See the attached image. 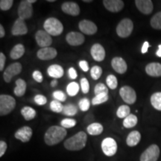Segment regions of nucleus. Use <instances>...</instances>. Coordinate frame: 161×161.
I'll use <instances>...</instances> for the list:
<instances>
[{"instance_id":"44","label":"nucleus","mask_w":161,"mask_h":161,"mask_svg":"<svg viewBox=\"0 0 161 161\" xmlns=\"http://www.w3.org/2000/svg\"><path fill=\"white\" fill-rule=\"evenodd\" d=\"M80 88L82 92L84 94L88 93L90 91V84L88 80L86 78H83L80 79Z\"/></svg>"},{"instance_id":"11","label":"nucleus","mask_w":161,"mask_h":161,"mask_svg":"<svg viewBox=\"0 0 161 161\" xmlns=\"http://www.w3.org/2000/svg\"><path fill=\"white\" fill-rule=\"evenodd\" d=\"M35 40L37 45L41 48L50 47L52 43V36L43 30H39L36 32Z\"/></svg>"},{"instance_id":"24","label":"nucleus","mask_w":161,"mask_h":161,"mask_svg":"<svg viewBox=\"0 0 161 161\" xmlns=\"http://www.w3.org/2000/svg\"><path fill=\"white\" fill-rule=\"evenodd\" d=\"M141 140V134L138 130H133L128 134L126 138V143L128 146L134 147L137 145Z\"/></svg>"},{"instance_id":"51","label":"nucleus","mask_w":161,"mask_h":161,"mask_svg":"<svg viewBox=\"0 0 161 161\" xmlns=\"http://www.w3.org/2000/svg\"><path fill=\"white\" fill-rule=\"evenodd\" d=\"M149 43H148V42H144L143 45H142V49H141V52H142V54H146L147 52H148V48H149Z\"/></svg>"},{"instance_id":"48","label":"nucleus","mask_w":161,"mask_h":161,"mask_svg":"<svg viewBox=\"0 0 161 161\" xmlns=\"http://www.w3.org/2000/svg\"><path fill=\"white\" fill-rule=\"evenodd\" d=\"M68 75H69L70 79L72 80H75L78 77L77 72H76V70L73 67H70L69 70H68Z\"/></svg>"},{"instance_id":"26","label":"nucleus","mask_w":161,"mask_h":161,"mask_svg":"<svg viewBox=\"0 0 161 161\" xmlns=\"http://www.w3.org/2000/svg\"><path fill=\"white\" fill-rule=\"evenodd\" d=\"M26 87V82L22 78H19L16 80V86L14 90V93L18 97H21L25 93Z\"/></svg>"},{"instance_id":"17","label":"nucleus","mask_w":161,"mask_h":161,"mask_svg":"<svg viewBox=\"0 0 161 161\" xmlns=\"http://www.w3.org/2000/svg\"><path fill=\"white\" fill-rule=\"evenodd\" d=\"M103 5L108 11L117 13L123 9L124 2L121 0H104Z\"/></svg>"},{"instance_id":"12","label":"nucleus","mask_w":161,"mask_h":161,"mask_svg":"<svg viewBox=\"0 0 161 161\" xmlns=\"http://www.w3.org/2000/svg\"><path fill=\"white\" fill-rule=\"evenodd\" d=\"M66 40L67 43L72 46L82 45L85 41V37L83 34L77 31H71L66 36Z\"/></svg>"},{"instance_id":"5","label":"nucleus","mask_w":161,"mask_h":161,"mask_svg":"<svg viewBox=\"0 0 161 161\" xmlns=\"http://www.w3.org/2000/svg\"><path fill=\"white\" fill-rule=\"evenodd\" d=\"M134 29V23L132 20L125 18L122 19L116 26V31L119 37L122 38H126L131 35Z\"/></svg>"},{"instance_id":"6","label":"nucleus","mask_w":161,"mask_h":161,"mask_svg":"<svg viewBox=\"0 0 161 161\" xmlns=\"http://www.w3.org/2000/svg\"><path fill=\"white\" fill-rule=\"evenodd\" d=\"M160 157V148L155 144L151 145L142 152L140 161H158Z\"/></svg>"},{"instance_id":"33","label":"nucleus","mask_w":161,"mask_h":161,"mask_svg":"<svg viewBox=\"0 0 161 161\" xmlns=\"http://www.w3.org/2000/svg\"><path fill=\"white\" fill-rule=\"evenodd\" d=\"M130 108L128 105H121L116 111V116L119 119H125L130 115Z\"/></svg>"},{"instance_id":"32","label":"nucleus","mask_w":161,"mask_h":161,"mask_svg":"<svg viewBox=\"0 0 161 161\" xmlns=\"http://www.w3.org/2000/svg\"><path fill=\"white\" fill-rule=\"evenodd\" d=\"M109 99L108 93H102L95 96V97L92 99V105H98V104H103Z\"/></svg>"},{"instance_id":"47","label":"nucleus","mask_w":161,"mask_h":161,"mask_svg":"<svg viewBox=\"0 0 161 161\" xmlns=\"http://www.w3.org/2000/svg\"><path fill=\"white\" fill-rule=\"evenodd\" d=\"M7 148L8 145L5 141H0V157L1 158L5 154L6 150H7Z\"/></svg>"},{"instance_id":"31","label":"nucleus","mask_w":161,"mask_h":161,"mask_svg":"<svg viewBox=\"0 0 161 161\" xmlns=\"http://www.w3.org/2000/svg\"><path fill=\"white\" fill-rule=\"evenodd\" d=\"M150 24L153 29L161 30V11L153 16L151 19Z\"/></svg>"},{"instance_id":"57","label":"nucleus","mask_w":161,"mask_h":161,"mask_svg":"<svg viewBox=\"0 0 161 161\" xmlns=\"http://www.w3.org/2000/svg\"><path fill=\"white\" fill-rule=\"evenodd\" d=\"M47 2H49V3H54V2H55V0H48Z\"/></svg>"},{"instance_id":"34","label":"nucleus","mask_w":161,"mask_h":161,"mask_svg":"<svg viewBox=\"0 0 161 161\" xmlns=\"http://www.w3.org/2000/svg\"><path fill=\"white\" fill-rule=\"evenodd\" d=\"M62 113H63V114H64L65 116H75L78 113V108L77 107L75 106L72 104H66V105L64 107V110Z\"/></svg>"},{"instance_id":"10","label":"nucleus","mask_w":161,"mask_h":161,"mask_svg":"<svg viewBox=\"0 0 161 161\" xmlns=\"http://www.w3.org/2000/svg\"><path fill=\"white\" fill-rule=\"evenodd\" d=\"M119 95L125 102L128 104H133L136 101V94L131 86H124L120 88Z\"/></svg>"},{"instance_id":"54","label":"nucleus","mask_w":161,"mask_h":161,"mask_svg":"<svg viewBox=\"0 0 161 161\" xmlns=\"http://www.w3.org/2000/svg\"><path fill=\"white\" fill-rule=\"evenodd\" d=\"M57 85H58V80L56 79H54L51 82V86H52V87H55V86H56Z\"/></svg>"},{"instance_id":"14","label":"nucleus","mask_w":161,"mask_h":161,"mask_svg":"<svg viewBox=\"0 0 161 161\" xmlns=\"http://www.w3.org/2000/svg\"><path fill=\"white\" fill-rule=\"evenodd\" d=\"M28 33V28L25 23V20L18 18L14 23L11 29V34L14 36L25 35Z\"/></svg>"},{"instance_id":"21","label":"nucleus","mask_w":161,"mask_h":161,"mask_svg":"<svg viewBox=\"0 0 161 161\" xmlns=\"http://www.w3.org/2000/svg\"><path fill=\"white\" fill-rule=\"evenodd\" d=\"M135 5L139 11L146 15L152 14L154 8V5L151 0H136Z\"/></svg>"},{"instance_id":"41","label":"nucleus","mask_w":161,"mask_h":161,"mask_svg":"<svg viewBox=\"0 0 161 161\" xmlns=\"http://www.w3.org/2000/svg\"><path fill=\"white\" fill-rule=\"evenodd\" d=\"M78 106H79L80 110L85 112L86 110L90 109V102L88 98H84L81 100L79 101V103H78Z\"/></svg>"},{"instance_id":"42","label":"nucleus","mask_w":161,"mask_h":161,"mask_svg":"<svg viewBox=\"0 0 161 161\" xmlns=\"http://www.w3.org/2000/svg\"><path fill=\"white\" fill-rule=\"evenodd\" d=\"M14 4L13 0H1L0 1V9L2 11H8Z\"/></svg>"},{"instance_id":"43","label":"nucleus","mask_w":161,"mask_h":161,"mask_svg":"<svg viewBox=\"0 0 161 161\" xmlns=\"http://www.w3.org/2000/svg\"><path fill=\"white\" fill-rule=\"evenodd\" d=\"M55 100H57L58 102H64L66 100V94L64 93L63 91H60V90H57V91H55L52 94Z\"/></svg>"},{"instance_id":"20","label":"nucleus","mask_w":161,"mask_h":161,"mask_svg":"<svg viewBox=\"0 0 161 161\" xmlns=\"http://www.w3.org/2000/svg\"><path fill=\"white\" fill-rule=\"evenodd\" d=\"M111 66L114 71L119 74L125 73L128 69V65L123 58L121 57H115L111 60Z\"/></svg>"},{"instance_id":"2","label":"nucleus","mask_w":161,"mask_h":161,"mask_svg":"<svg viewBox=\"0 0 161 161\" xmlns=\"http://www.w3.org/2000/svg\"><path fill=\"white\" fill-rule=\"evenodd\" d=\"M87 135L85 132L79 131L64 142V147L69 151H80L86 146Z\"/></svg>"},{"instance_id":"9","label":"nucleus","mask_w":161,"mask_h":161,"mask_svg":"<svg viewBox=\"0 0 161 161\" xmlns=\"http://www.w3.org/2000/svg\"><path fill=\"white\" fill-rule=\"evenodd\" d=\"M17 12L20 19L23 20L29 19L33 15V7L28 0H23L20 2Z\"/></svg>"},{"instance_id":"7","label":"nucleus","mask_w":161,"mask_h":161,"mask_svg":"<svg viewBox=\"0 0 161 161\" xmlns=\"http://www.w3.org/2000/svg\"><path fill=\"white\" fill-rule=\"evenodd\" d=\"M102 149L106 156L112 157L115 155L118 149L116 140L111 137L104 139L102 142Z\"/></svg>"},{"instance_id":"52","label":"nucleus","mask_w":161,"mask_h":161,"mask_svg":"<svg viewBox=\"0 0 161 161\" xmlns=\"http://www.w3.org/2000/svg\"><path fill=\"white\" fill-rule=\"evenodd\" d=\"M5 35V31L3 25H0V37L3 38Z\"/></svg>"},{"instance_id":"38","label":"nucleus","mask_w":161,"mask_h":161,"mask_svg":"<svg viewBox=\"0 0 161 161\" xmlns=\"http://www.w3.org/2000/svg\"><path fill=\"white\" fill-rule=\"evenodd\" d=\"M50 109H51L52 111L55 113H60L63 112L64 107L63 104H61V102H58L57 100H52L50 103Z\"/></svg>"},{"instance_id":"50","label":"nucleus","mask_w":161,"mask_h":161,"mask_svg":"<svg viewBox=\"0 0 161 161\" xmlns=\"http://www.w3.org/2000/svg\"><path fill=\"white\" fill-rule=\"evenodd\" d=\"M6 61V57L3 52H0V71H3Z\"/></svg>"},{"instance_id":"56","label":"nucleus","mask_w":161,"mask_h":161,"mask_svg":"<svg viewBox=\"0 0 161 161\" xmlns=\"http://www.w3.org/2000/svg\"><path fill=\"white\" fill-rule=\"evenodd\" d=\"M84 3H92V0H84Z\"/></svg>"},{"instance_id":"3","label":"nucleus","mask_w":161,"mask_h":161,"mask_svg":"<svg viewBox=\"0 0 161 161\" xmlns=\"http://www.w3.org/2000/svg\"><path fill=\"white\" fill-rule=\"evenodd\" d=\"M45 31L51 36H59L63 33L64 25L57 18L49 17L43 23Z\"/></svg>"},{"instance_id":"30","label":"nucleus","mask_w":161,"mask_h":161,"mask_svg":"<svg viewBox=\"0 0 161 161\" xmlns=\"http://www.w3.org/2000/svg\"><path fill=\"white\" fill-rule=\"evenodd\" d=\"M151 104L153 108L161 111V92H154L151 96Z\"/></svg>"},{"instance_id":"36","label":"nucleus","mask_w":161,"mask_h":161,"mask_svg":"<svg viewBox=\"0 0 161 161\" xmlns=\"http://www.w3.org/2000/svg\"><path fill=\"white\" fill-rule=\"evenodd\" d=\"M106 83L110 89L115 90L118 86V80L115 75H109L106 78Z\"/></svg>"},{"instance_id":"1","label":"nucleus","mask_w":161,"mask_h":161,"mask_svg":"<svg viewBox=\"0 0 161 161\" xmlns=\"http://www.w3.org/2000/svg\"><path fill=\"white\" fill-rule=\"evenodd\" d=\"M67 134L66 130L61 126L50 127L44 134V141L48 146H55L60 143Z\"/></svg>"},{"instance_id":"23","label":"nucleus","mask_w":161,"mask_h":161,"mask_svg":"<svg viewBox=\"0 0 161 161\" xmlns=\"http://www.w3.org/2000/svg\"><path fill=\"white\" fill-rule=\"evenodd\" d=\"M146 72L152 77H160L161 76V64L150 63L146 66Z\"/></svg>"},{"instance_id":"15","label":"nucleus","mask_w":161,"mask_h":161,"mask_svg":"<svg viewBox=\"0 0 161 161\" xmlns=\"http://www.w3.org/2000/svg\"><path fill=\"white\" fill-rule=\"evenodd\" d=\"M58 55V52L55 48L46 47L41 48L37 52V56L40 60H49L55 58Z\"/></svg>"},{"instance_id":"4","label":"nucleus","mask_w":161,"mask_h":161,"mask_svg":"<svg viewBox=\"0 0 161 161\" xmlns=\"http://www.w3.org/2000/svg\"><path fill=\"white\" fill-rule=\"evenodd\" d=\"M16 107V100L11 96L2 94L0 96V116H3L13 111Z\"/></svg>"},{"instance_id":"25","label":"nucleus","mask_w":161,"mask_h":161,"mask_svg":"<svg viewBox=\"0 0 161 161\" xmlns=\"http://www.w3.org/2000/svg\"><path fill=\"white\" fill-rule=\"evenodd\" d=\"M25 49L23 44H17L13 47L10 52V57L13 60H17L22 58L25 54Z\"/></svg>"},{"instance_id":"35","label":"nucleus","mask_w":161,"mask_h":161,"mask_svg":"<svg viewBox=\"0 0 161 161\" xmlns=\"http://www.w3.org/2000/svg\"><path fill=\"white\" fill-rule=\"evenodd\" d=\"M79 91V85L75 81H72L67 85L66 92L69 96H75L78 94Z\"/></svg>"},{"instance_id":"18","label":"nucleus","mask_w":161,"mask_h":161,"mask_svg":"<svg viewBox=\"0 0 161 161\" xmlns=\"http://www.w3.org/2000/svg\"><path fill=\"white\" fill-rule=\"evenodd\" d=\"M90 54L96 61L101 62L105 58L106 52L104 48L99 43H95L90 49Z\"/></svg>"},{"instance_id":"53","label":"nucleus","mask_w":161,"mask_h":161,"mask_svg":"<svg viewBox=\"0 0 161 161\" xmlns=\"http://www.w3.org/2000/svg\"><path fill=\"white\" fill-rule=\"evenodd\" d=\"M156 55L159 58H161V44L158 46V49L156 52Z\"/></svg>"},{"instance_id":"8","label":"nucleus","mask_w":161,"mask_h":161,"mask_svg":"<svg viewBox=\"0 0 161 161\" xmlns=\"http://www.w3.org/2000/svg\"><path fill=\"white\" fill-rule=\"evenodd\" d=\"M23 69V66L22 64L19 62H16V63L11 64L6 68L3 73V78L5 80L6 83H9L11 81V79L14 76L19 75L20 72H22Z\"/></svg>"},{"instance_id":"29","label":"nucleus","mask_w":161,"mask_h":161,"mask_svg":"<svg viewBox=\"0 0 161 161\" xmlns=\"http://www.w3.org/2000/svg\"><path fill=\"white\" fill-rule=\"evenodd\" d=\"M138 122V119L134 114H130L123 120V126L125 128H131L136 125Z\"/></svg>"},{"instance_id":"37","label":"nucleus","mask_w":161,"mask_h":161,"mask_svg":"<svg viewBox=\"0 0 161 161\" xmlns=\"http://www.w3.org/2000/svg\"><path fill=\"white\" fill-rule=\"evenodd\" d=\"M102 75V69L99 66H94L90 69V75L94 80H98Z\"/></svg>"},{"instance_id":"19","label":"nucleus","mask_w":161,"mask_h":161,"mask_svg":"<svg viewBox=\"0 0 161 161\" xmlns=\"http://www.w3.org/2000/svg\"><path fill=\"white\" fill-rule=\"evenodd\" d=\"M62 11L71 16H78L80 14V7L74 2H66L61 5Z\"/></svg>"},{"instance_id":"16","label":"nucleus","mask_w":161,"mask_h":161,"mask_svg":"<svg viewBox=\"0 0 161 161\" xmlns=\"http://www.w3.org/2000/svg\"><path fill=\"white\" fill-rule=\"evenodd\" d=\"M33 131L29 126H24L18 129L15 132L14 136L16 139L23 142H27L31 140Z\"/></svg>"},{"instance_id":"40","label":"nucleus","mask_w":161,"mask_h":161,"mask_svg":"<svg viewBox=\"0 0 161 161\" xmlns=\"http://www.w3.org/2000/svg\"><path fill=\"white\" fill-rule=\"evenodd\" d=\"M94 92L96 96L102 93H108V88L104 84L98 83L94 88Z\"/></svg>"},{"instance_id":"46","label":"nucleus","mask_w":161,"mask_h":161,"mask_svg":"<svg viewBox=\"0 0 161 161\" xmlns=\"http://www.w3.org/2000/svg\"><path fill=\"white\" fill-rule=\"evenodd\" d=\"M32 77H33L35 81H37V83H42L43 82V74L39 70H35L33 72V73H32Z\"/></svg>"},{"instance_id":"22","label":"nucleus","mask_w":161,"mask_h":161,"mask_svg":"<svg viewBox=\"0 0 161 161\" xmlns=\"http://www.w3.org/2000/svg\"><path fill=\"white\" fill-rule=\"evenodd\" d=\"M47 73L50 77L58 79V78L63 77L64 70L61 66L58 65V64H52L48 67Z\"/></svg>"},{"instance_id":"13","label":"nucleus","mask_w":161,"mask_h":161,"mask_svg":"<svg viewBox=\"0 0 161 161\" xmlns=\"http://www.w3.org/2000/svg\"><path fill=\"white\" fill-rule=\"evenodd\" d=\"M78 28L82 33L86 35H95L97 31V26L93 22L88 19H83L78 23Z\"/></svg>"},{"instance_id":"45","label":"nucleus","mask_w":161,"mask_h":161,"mask_svg":"<svg viewBox=\"0 0 161 161\" xmlns=\"http://www.w3.org/2000/svg\"><path fill=\"white\" fill-rule=\"evenodd\" d=\"M35 102L37 105H44V104H46L47 102V98H46V96H44L43 95H40V94H38V95H36L35 96Z\"/></svg>"},{"instance_id":"27","label":"nucleus","mask_w":161,"mask_h":161,"mask_svg":"<svg viewBox=\"0 0 161 161\" xmlns=\"http://www.w3.org/2000/svg\"><path fill=\"white\" fill-rule=\"evenodd\" d=\"M104 128L102 124L98 123V122H94L88 125L86 128V131L90 135L92 136H97L102 134L103 132Z\"/></svg>"},{"instance_id":"49","label":"nucleus","mask_w":161,"mask_h":161,"mask_svg":"<svg viewBox=\"0 0 161 161\" xmlns=\"http://www.w3.org/2000/svg\"><path fill=\"white\" fill-rule=\"evenodd\" d=\"M79 66L84 72H87L89 70V65H88L87 61H86V60H80V61H79Z\"/></svg>"},{"instance_id":"39","label":"nucleus","mask_w":161,"mask_h":161,"mask_svg":"<svg viewBox=\"0 0 161 161\" xmlns=\"http://www.w3.org/2000/svg\"><path fill=\"white\" fill-rule=\"evenodd\" d=\"M76 123H77V122H76V120L74 119L65 118L61 120V122H60V125L66 129V128H73V127H75L76 125Z\"/></svg>"},{"instance_id":"28","label":"nucleus","mask_w":161,"mask_h":161,"mask_svg":"<svg viewBox=\"0 0 161 161\" xmlns=\"http://www.w3.org/2000/svg\"><path fill=\"white\" fill-rule=\"evenodd\" d=\"M21 113L22 116H23L24 119L26 121H30L33 119L35 118L36 115H37V113H36V110L34 109V108H31V107L29 106H25L23 107L21 109Z\"/></svg>"},{"instance_id":"55","label":"nucleus","mask_w":161,"mask_h":161,"mask_svg":"<svg viewBox=\"0 0 161 161\" xmlns=\"http://www.w3.org/2000/svg\"><path fill=\"white\" fill-rule=\"evenodd\" d=\"M28 2H29V3L32 4V3H35L37 1H36V0H28Z\"/></svg>"}]
</instances>
